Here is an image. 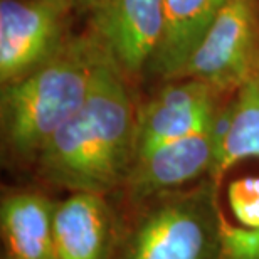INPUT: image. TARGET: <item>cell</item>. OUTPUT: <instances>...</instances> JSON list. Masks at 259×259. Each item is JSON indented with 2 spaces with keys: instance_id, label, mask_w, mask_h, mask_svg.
I'll return each mask as SVG.
<instances>
[{
  "instance_id": "cell-1",
  "label": "cell",
  "mask_w": 259,
  "mask_h": 259,
  "mask_svg": "<svg viewBox=\"0 0 259 259\" xmlns=\"http://www.w3.org/2000/svg\"><path fill=\"white\" fill-rule=\"evenodd\" d=\"M137 111L128 77L110 58L82 106L37 155L40 177L71 192L123 189L135 160Z\"/></svg>"
},
{
  "instance_id": "cell-2",
  "label": "cell",
  "mask_w": 259,
  "mask_h": 259,
  "mask_svg": "<svg viewBox=\"0 0 259 259\" xmlns=\"http://www.w3.org/2000/svg\"><path fill=\"white\" fill-rule=\"evenodd\" d=\"M111 56L91 30L69 35L48 61L2 86L4 145L14 157L37 158L51 137L90 96Z\"/></svg>"
},
{
  "instance_id": "cell-3",
  "label": "cell",
  "mask_w": 259,
  "mask_h": 259,
  "mask_svg": "<svg viewBox=\"0 0 259 259\" xmlns=\"http://www.w3.org/2000/svg\"><path fill=\"white\" fill-rule=\"evenodd\" d=\"M110 259H224L226 217L210 177L138 204Z\"/></svg>"
},
{
  "instance_id": "cell-4",
  "label": "cell",
  "mask_w": 259,
  "mask_h": 259,
  "mask_svg": "<svg viewBox=\"0 0 259 259\" xmlns=\"http://www.w3.org/2000/svg\"><path fill=\"white\" fill-rule=\"evenodd\" d=\"M259 72V0H227L174 79L237 91Z\"/></svg>"
},
{
  "instance_id": "cell-5",
  "label": "cell",
  "mask_w": 259,
  "mask_h": 259,
  "mask_svg": "<svg viewBox=\"0 0 259 259\" xmlns=\"http://www.w3.org/2000/svg\"><path fill=\"white\" fill-rule=\"evenodd\" d=\"M69 0H0V82L9 84L48 61L64 40Z\"/></svg>"
},
{
  "instance_id": "cell-6",
  "label": "cell",
  "mask_w": 259,
  "mask_h": 259,
  "mask_svg": "<svg viewBox=\"0 0 259 259\" xmlns=\"http://www.w3.org/2000/svg\"><path fill=\"white\" fill-rule=\"evenodd\" d=\"M90 30L128 79L152 69L165 29V0H84Z\"/></svg>"
},
{
  "instance_id": "cell-7",
  "label": "cell",
  "mask_w": 259,
  "mask_h": 259,
  "mask_svg": "<svg viewBox=\"0 0 259 259\" xmlns=\"http://www.w3.org/2000/svg\"><path fill=\"white\" fill-rule=\"evenodd\" d=\"M221 93L199 79H172L137 111L135 157L167 142L207 132L219 115Z\"/></svg>"
},
{
  "instance_id": "cell-8",
  "label": "cell",
  "mask_w": 259,
  "mask_h": 259,
  "mask_svg": "<svg viewBox=\"0 0 259 259\" xmlns=\"http://www.w3.org/2000/svg\"><path fill=\"white\" fill-rule=\"evenodd\" d=\"M214 158L215 135L212 126L135 157L123 189L132 204L138 205L152 197L187 187L205 174L210 177Z\"/></svg>"
},
{
  "instance_id": "cell-9",
  "label": "cell",
  "mask_w": 259,
  "mask_h": 259,
  "mask_svg": "<svg viewBox=\"0 0 259 259\" xmlns=\"http://www.w3.org/2000/svg\"><path fill=\"white\" fill-rule=\"evenodd\" d=\"M118 229L106 195L71 192L54 210L56 259H110Z\"/></svg>"
},
{
  "instance_id": "cell-10",
  "label": "cell",
  "mask_w": 259,
  "mask_h": 259,
  "mask_svg": "<svg viewBox=\"0 0 259 259\" xmlns=\"http://www.w3.org/2000/svg\"><path fill=\"white\" fill-rule=\"evenodd\" d=\"M56 204L39 192H14L0 205L5 259H56Z\"/></svg>"
},
{
  "instance_id": "cell-11",
  "label": "cell",
  "mask_w": 259,
  "mask_h": 259,
  "mask_svg": "<svg viewBox=\"0 0 259 259\" xmlns=\"http://www.w3.org/2000/svg\"><path fill=\"white\" fill-rule=\"evenodd\" d=\"M215 158L210 179L215 184L247 158H259V72L236 91V98L214 123Z\"/></svg>"
},
{
  "instance_id": "cell-12",
  "label": "cell",
  "mask_w": 259,
  "mask_h": 259,
  "mask_svg": "<svg viewBox=\"0 0 259 259\" xmlns=\"http://www.w3.org/2000/svg\"><path fill=\"white\" fill-rule=\"evenodd\" d=\"M227 0H165V29L152 71L172 81Z\"/></svg>"
},
{
  "instance_id": "cell-13",
  "label": "cell",
  "mask_w": 259,
  "mask_h": 259,
  "mask_svg": "<svg viewBox=\"0 0 259 259\" xmlns=\"http://www.w3.org/2000/svg\"><path fill=\"white\" fill-rule=\"evenodd\" d=\"M227 199L239 226L259 229V177H242L231 182Z\"/></svg>"
},
{
  "instance_id": "cell-14",
  "label": "cell",
  "mask_w": 259,
  "mask_h": 259,
  "mask_svg": "<svg viewBox=\"0 0 259 259\" xmlns=\"http://www.w3.org/2000/svg\"><path fill=\"white\" fill-rule=\"evenodd\" d=\"M224 259H259V229L224 224Z\"/></svg>"
},
{
  "instance_id": "cell-15",
  "label": "cell",
  "mask_w": 259,
  "mask_h": 259,
  "mask_svg": "<svg viewBox=\"0 0 259 259\" xmlns=\"http://www.w3.org/2000/svg\"><path fill=\"white\" fill-rule=\"evenodd\" d=\"M69 2H71L72 5H74V7H76V5H77V7H81V5H82V2H84V0H69Z\"/></svg>"
}]
</instances>
